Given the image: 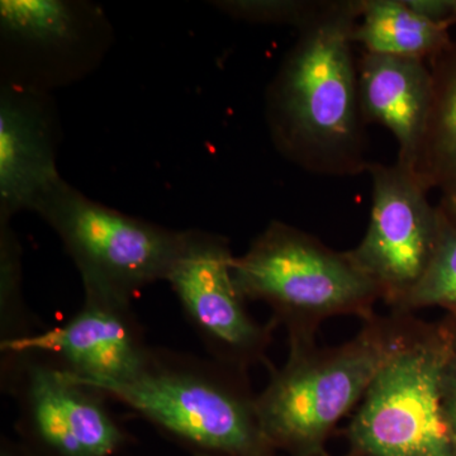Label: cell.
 Returning <instances> with one entry per match:
<instances>
[{"mask_svg":"<svg viewBox=\"0 0 456 456\" xmlns=\"http://www.w3.org/2000/svg\"><path fill=\"white\" fill-rule=\"evenodd\" d=\"M310 456H331V455H330L329 452H327L325 450V452H318V454L310 455ZM344 456H362V455L356 454V452H347L346 455H344Z\"/></svg>","mask_w":456,"mask_h":456,"instance_id":"obj_24","label":"cell"},{"mask_svg":"<svg viewBox=\"0 0 456 456\" xmlns=\"http://www.w3.org/2000/svg\"><path fill=\"white\" fill-rule=\"evenodd\" d=\"M365 125L378 123L398 143L397 163L415 171L430 112L432 74L426 61L365 53L358 61Z\"/></svg>","mask_w":456,"mask_h":456,"instance_id":"obj_12","label":"cell"},{"mask_svg":"<svg viewBox=\"0 0 456 456\" xmlns=\"http://www.w3.org/2000/svg\"><path fill=\"white\" fill-rule=\"evenodd\" d=\"M452 316V314H450ZM454 318L455 335L445 373H444V406H445L446 419L452 434V443L456 452V316Z\"/></svg>","mask_w":456,"mask_h":456,"instance_id":"obj_19","label":"cell"},{"mask_svg":"<svg viewBox=\"0 0 456 456\" xmlns=\"http://www.w3.org/2000/svg\"><path fill=\"white\" fill-rule=\"evenodd\" d=\"M406 3L419 16L431 22L454 26L452 20V0H406Z\"/></svg>","mask_w":456,"mask_h":456,"instance_id":"obj_20","label":"cell"},{"mask_svg":"<svg viewBox=\"0 0 456 456\" xmlns=\"http://www.w3.org/2000/svg\"><path fill=\"white\" fill-rule=\"evenodd\" d=\"M82 310L62 326L0 342L4 354L49 355L75 382L93 389L128 382L145 367L146 342L131 302L84 292Z\"/></svg>","mask_w":456,"mask_h":456,"instance_id":"obj_10","label":"cell"},{"mask_svg":"<svg viewBox=\"0 0 456 456\" xmlns=\"http://www.w3.org/2000/svg\"><path fill=\"white\" fill-rule=\"evenodd\" d=\"M325 4L326 2L314 0H232L218 3V8L231 17L248 22L277 23L301 29Z\"/></svg>","mask_w":456,"mask_h":456,"instance_id":"obj_18","label":"cell"},{"mask_svg":"<svg viewBox=\"0 0 456 456\" xmlns=\"http://www.w3.org/2000/svg\"><path fill=\"white\" fill-rule=\"evenodd\" d=\"M80 7L61 0H3L0 28L8 44L49 53L74 46L83 36Z\"/></svg>","mask_w":456,"mask_h":456,"instance_id":"obj_15","label":"cell"},{"mask_svg":"<svg viewBox=\"0 0 456 456\" xmlns=\"http://www.w3.org/2000/svg\"><path fill=\"white\" fill-rule=\"evenodd\" d=\"M362 0L326 2L285 55L268 93V123L279 151L312 174L368 171L353 32Z\"/></svg>","mask_w":456,"mask_h":456,"instance_id":"obj_1","label":"cell"},{"mask_svg":"<svg viewBox=\"0 0 456 456\" xmlns=\"http://www.w3.org/2000/svg\"><path fill=\"white\" fill-rule=\"evenodd\" d=\"M452 20L456 25V0H452Z\"/></svg>","mask_w":456,"mask_h":456,"instance_id":"obj_23","label":"cell"},{"mask_svg":"<svg viewBox=\"0 0 456 456\" xmlns=\"http://www.w3.org/2000/svg\"><path fill=\"white\" fill-rule=\"evenodd\" d=\"M233 277L246 301L263 302L288 342H316L320 326L338 316L367 321L380 299L377 285L354 264L347 251L281 221L255 237L233 261Z\"/></svg>","mask_w":456,"mask_h":456,"instance_id":"obj_4","label":"cell"},{"mask_svg":"<svg viewBox=\"0 0 456 456\" xmlns=\"http://www.w3.org/2000/svg\"><path fill=\"white\" fill-rule=\"evenodd\" d=\"M354 44L365 53L432 61L452 46L448 23H435L419 16L406 0H362Z\"/></svg>","mask_w":456,"mask_h":456,"instance_id":"obj_13","label":"cell"},{"mask_svg":"<svg viewBox=\"0 0 456 456\" xmlns=\"http://www.w3.org/2000/svg\"><path fill=\"white\" fill-rule=\"evenodd\" d=\"M370 218L365 236L347 250L392 312L424 277L440 232V211L428 202V189L415 171L371 163Z\"/></svg>","mask_w":456,"mask_h":456,"instance_id":"obj_8","label":"cell"},{"mask_svg":"<svg viewBox=\"0 0 456 456\" xmlns=\"http://www.w3.org/2000/svg\"><path fill=\"white\" fill-rule=\"evenodd\" d=\"M20 248L9 222H0V303H2V340L25 338L28 329L20 297Z\"/></svg>","mask_w":456,"mask_h":456,"instance_id":"obj_17","label":"cell"},{"mask_svg":"<svg viewBox=\"0 0 456 456\" xmlns=\"http://www.w3.org/2000/svg\"><path fill=\"white\" fill-rule=\"evenodd\" d=\"M196 456H203V455H196Z\"/></svg>","mask_w":456,"mask_h":456,"instance_id":"obj_25","label":"cell"},{"mask_svg":"<svg viewBox=\"0 0 456 456\" xmlns=\"http://www.w3.org/2000/svg\"><path fill=\"white\" fill-rule=\"evenodd\" d=\"M121 402L193 456H278L261 428L248 371L152 347L128 382L95 389Z\"/></svg>","mask_w":456,"mask_h":456,"instance_id":"obj_3","label":"cell"},{"mask_svg":"<svg viewBox=\"0 0 456 456\" xmlns=\"http://www.w3.org/2000/svg\"><path fill=\"white\" fill-rule=\"evenodd\" d=\"M430 62V112L415 169L428 191L456 179V40Z\"/></svg>","mask_w":456,"mask_h":456,"instance_id":"obj_14","label":"cell"},{"mask_svg":"<svg viewBox=\"0 0 456 456\" xmlns=\"http://www.w3.org/2000/svg\"><path fill=\"white\" fill-rule=\"evenodd\" d=\"M419 322L413 314L391 311L364 321L358 334L338 346L289 345L287 362L273 369L257 395L261 428L278 454L325 452L336 426L360 404Z\"/></svg>","mask_w":456,"mask_h":456,"instance_id":"obj_2","label":"cell"},{"mask_svg":"<svg viewBox=\"0 0 456 456\" xmlns=\"http://www.w3.org/2000/svg\"><path fill=\"white\" fill-rule=\"evenodd\" d=\"M441 197L437 207L456 224V179L440 188Z\"/></svg>","mask_w":456,"mask_h":456,"instance_id":"obj_21","label":"cell"},{"mask_svg":"<svg viewBox=\"0 0 456 456\" xmlns=\"http://www.w3.org/2000/svg\"><path fill=\"white\" fill-rule=\"evenodd\" d=\"M439 211L440 232L434 256L424 277L395 312L413 314L422 308L440 307L456 316V224Z\"/></svg>","mask_w":456,"mask_h":456,"instance_id":"obj_16","label":"cell"},{"mask_svg":"<svg viewBox=\"0 0 456 456\" xmlns=\"http://www.w3.org/2000/svg\"><path fill=\"white\" fill-rule=\"evenodd\" d=\"M0 456H31L26 452L22 446H16L11 443H3L2 450H0Z\"/></svg>","mask_w":456,"mask_h":456,"instance_id":"obj_22","label":"cell"},{"mask_svg":"<svg viewBox=\"0 0 456 456\" xmlns=\"http://www.w3.org/2000/svg\"><path fill=\"white\" fill-rule=\"evenodd\" d=\"M227 239L184 231L167 281L211 359L248 371L265 362L274 323L261 325L246 308L233 277Z\"/></svg>","mask_w":456,"mask_h":456,"instance_id":"obj_9","label":"cell"},{"mask_svg":"<svg viewBox=\"0 0 456 456\" xmlns=\"http://www.w3.org/2000/svg\"><path fill=\"white\" fill-rule=\"evenodd\" d=\"M36 213L53 227L82 275L84 292L131 302L167 281L184 231L169 230L95 202L64 179Z\"/></svg>","mask_w":456,"mask_h":456,"instance_id":"obj_6","label":"cell"},{"mask_svg":"<svg viewBox=\"0 0 456 456\" xmlns=\"http://www.w3.org/2000/svg\"><path fill=\"white\" fill-rule=\"evenodd\" d=\"M53 121L31 89L3 88L0 97V222L38 208L61 182Z\"/></svg>","mask_w":456,"mask_h":456,"instance_id":"obj_11","label":"cell"},{"mask_svg":"<svg viewBox=\"0 0 456 456\" xmlns=\"http://www.w3.org/2000/svg\"><path fill=\"white\" fill-rule=\"evenodd\" d=\"M454 318L419 320L406 344L375 378L345 430L362 456H456L444 406V373Z\"/></svg>","mask_w":456,"mask_h":456,"instance_id":"obj_5","label":"cell"},{"mask_svg":"<svg viewBox=\"0 0 456 456\" xmlns=\"http://www.w3.org/2000/svg\"><path fill=\"white\" fill-rule=\"evenodd\" d=\"M5 382L17 402V430L31 456H113L127 434L104 395L75 382L49 355L5 354Z\"/></svg>","mask_w":456,"mask_h":456,"instance_id":"obj_7","label":"cell"}]
</instances>
